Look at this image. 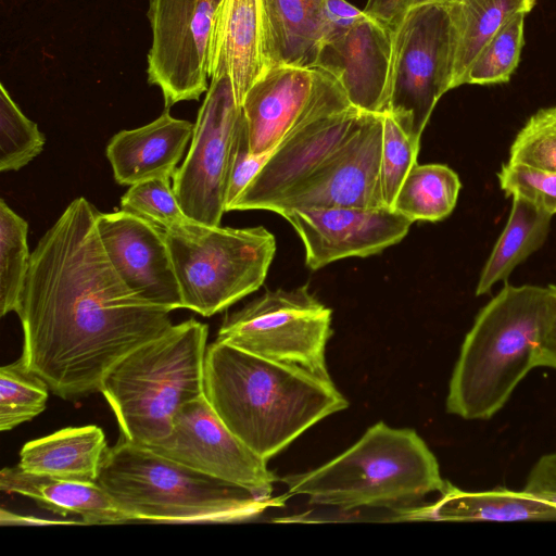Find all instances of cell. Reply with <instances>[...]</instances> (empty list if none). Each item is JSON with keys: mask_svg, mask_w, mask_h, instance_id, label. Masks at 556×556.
<instances>
[{"mask_svg": "<svg viewBox=\"0 0 556 556\" xmlns=\"http://www.w3.org/2000/svg\"><path fill=\"white\" fill-rule=\"evenodd\" d=\"M362 113L350 104L343 89L326 99L271 151L228 211L268 210L342 141Z\"/></svg>", "mask_w": 556, "mask_h": 556, "instance_id": "cell-14", "label": "cell"}, {"mask_svg": "<svg viewBox=\"0 0 556 556\" xmlns=\"http://www.w3.org/2000/svg\"><path fill=\"white\" fill-rule=\"evenodd\" d=\"M46 138L0 85V170H18L45 147Z\"/></svg>", "mask_w": 556, "mask_h": 556, "instance_id": "cell-32", "label": "cell"}, {"mask_svg": "<svg viewBox=\"0 0 556 556\" xmlns=\"http://www.w3.org/2000/svg\"><path fill=\"white\" fill-rule=\"evenodd\" d=\"M508 162L556 172V105L527 121L510 146Z\"/></svg>", "mask_w": 556, "mask_h": 556, "instance_id": "cell-34", "label": "cell"}, {"mask_svg": "<svg viewBox=\"0 0 556 556\" xmlns=\"http://www.w3.org/2000/svg\"><path fill=\"white\" fill-rule=\"evenodd\" d=\"M325 13L330 33L346 29L366 16L346 0H325Z\"/></svg>", "mask_w": 556, "mask_h": 556, "instance_id": "cell-39", "label": "cell"}, {"mask_svg": "<svg viewBox=\"0 0 556 556\" xmlns=\"http://www.w3.org/2000/svg\"><path fill=\"white\" fill-rule=\"evenodd\" d=\"M341 89L332 75L317 67L269 68L241 103L251 152L270 153L311 111Z\"/></svg>", "mask_w": 556, "mask_h": 556, "instance_id": "cell-17", "label": "cell"}, {"mask_svg": "<svg viewBox=\"0 0 556 556\" xmlns=\"http://www.w3.org/2000/svg\"><path fill=\"white\" fill-rule=\"evenodd\" d=\"M222 1L150 0L148 81L160 88L167 109L207 91L208 41Z\"/></svg>", "mask_w": 556, "mask_h": 556, "instance_id": "cell-11", "label": "cell"}, {"mask_svg": "<svg viewBox=\"0 0 556 556\" xmlns=\"http://www.w3.org/2000/svg\"><path fill=\"white\" fill-rule=\"evenodd\" d=\"M0 489L34 500L54 514L78 516L87 525L132 521L111 495L97 482H78L26 471L18 466L4 467Z\"/></svg>", "mask_w": 556, "mask_h": 556, "instance_id": "cell-23", "label": "cell"}, {"mask_svg": "<svg viewBox=\"0 0 556 556\" xmlns=\"http://www.w3.org/2000/svg\"><path fill=\"white\" fill-rule=\"evenodd\" d=\"M381 144L382 114L362 113L342 141L268 211L387 206L380 185Z\"/></svg>", "mask_w": 556, "mask_h": 556, "instance_id": "cell-13", "label": "cell"}, {"mask_svg": "<svg viewBox=\"0 0 556 556\" xmlns=\"http://www.w3.org/2000/svg\"><path fill=\"white\" fill-rule=\"evenodd\" d=\"M553 294L548 287L505 285L477 315L460 346L448 384L446 412L485 420L539 367Z\"/></svg>", "mask_w": 556, "mask_h": 556, "instance_id": "cell-3", "label": "cell"}, {"mask_svg": "<svg viewBox=\"0 0 556 556\" xmlns=\"http://www.w3.org/2000/svg\"><path fill=\"white\" fill-rule=\"evenodd\" d=\"M420 140L408 135L388 114H382L380 185L386 205L392 208L405 177L416 165Z\"/></svg>", "mask_w": 556, "mask_h": 556, "instance_id": "cell-33", "label": "cell"}, {"mask_svg": "<svg viewBox=\"0 0 556 556\" xmlns=\"http://www.w3.org/2000/svg\"><path fill=\"white\" fill-rule=\"evenodd\" d=\"M28 224L0 200V315L15 312L27 275L30 253Z\"/></svg>", "mask_w": 556, "mask_h": 556, "instance_id": "cell-29", "label": "cell"}, {"mask_svg": "<svg viewBox=\"0 0 556 556\" xmlns=\"http://www.w3.org/2000/svg\"><path fill=\"white\" fill-rule=\"evenodd\" d=\"M97 483L132 521L228 523L251 520L286 497H256L193 470L122 434L109 446Z\"/></svg>", "mask_w": 556, "mask_h": 556, "instance_id": "cell-5", "label": "cell"}, {"mask_svg": "<svg viewBox=\"0 0 556 556\" xmlns=\"http://www.w3.org/2000/svg\"><path fill=\"white\" fill-rule=\"evenodd\" d=\"M261 1L268 67H315L330 34L325 0Z\"/></svg>", "mask_w": 556, "mask_h": 556, "instance_id": "cell-22", "label": "cell"}, {"mask_svg": "<svg viewBox=\"0 0 556 556\" xmlns=\"http://www.w3.org/2000/svg\"><path fill=\"white\" fill-rule=\"evenodd\" d=\"M552 215L513 197L511 210L478 279L476 295H483L541 249L549 232Z\"/></svg>", "mask_w": 556, "mask_h": 556, "instance_id": "cell-25", "label": "cell"}, {"mask_svg": "<svg viewBox=\"0 0 556 556\" xmlns=\"http://www.w3.org/2000/svg\"><path fill=\"white\" fill-rule=\"evenodd\" d=\"M108 448L100 427H67L26 442L20 452L17 466L58 479L97 482Z\"/></svg>", "mask_w": 556, "mask_h": 556, "instance_id": "cell-24", "label": "cell"}, {"mask_svg": "<svg viewBox=\"0 0 556 556\" xmlns=\"http://www.w3.org/2000/svg\"><path fill=\"white\" fill-rule=\"evenodd\" d=\"M240 112L229 74L212 77L189 151L172 177L184 212L205 226H220L226 212L227 165Z\"/></svg>", "mask_w": 556, "mask_h": 556, "instance_id": "cell-10", "label": "cell"}, {"mask_svg": "<svg viewBox=\"0 0 556 556\" xmlns=\"http://www.w3.org/2000/svg\"><path fill=\"white\" fill-rule=\"evenodd\" d=\"M462 182L444 164L414 165L395 197L392 208L412 222H439L455 208Z\"/></svg>", "mask_w": 556, "mask_h": 556, "instance_id": "cell-27", "label": "cell"}, {"mask_svg": "<svg viewBox=\"0 0 556 556\" xmlns=\"http://www.w3.org/2000/svg\"><path fill=\"white\" fill-rule=\"evenodd\" d=\"M268 70L262 1L223 0L208 41V78L227 72L241 105L250 88Z\"/></svg>", "mask_w": 556, "mask_h": 556, "instance_id": "cell-19", "label": "cell"}, {"mask_svg": "<svg viewBox=\"0 0 556 556\" xmlns=\"http://www.w3.org/2000/svg\"><path fill=\"white\" fill-rule=\"evenodd\" d=\"M391 53L392 30L366 14L351 27L328 35L315 67L339 81L352 106L383 114Z\"/></svg>", "mask_w": 556, "mask_h": 556, "instance_id": "cell-18", "label": "cell"}, {"mask_svg": "<svg viewBox=\"0 0 556 556\" xmlns=\"http://www.w3.org/2000/svg\"><path fill=\"white\" fill-rule=\"evenodd\" d=\"M441 497L429 505L397 509L394 520L530 521L556 520V504L529 492L495 489L463 491L446 481Z\"/></svg>", "mask_w": 556, "mask_h": 556, "instance_id": "cell-21", "label": "cell"}, {"mask_svg": "<svg viewBox=\"0 0 556 556\" xmlns=\"http://www.w3.org/2000/svg\"><path fill=\"white\" fill-rule=\"evenodd\" d=\"M331 314L307 285L268 290L227 314L216 341L331 379L326 361V346L332 334Z\"/></svg>", "mask_w": 556, "mask_h": 556, "instance_id": "cell-9", "label": "cell"}, {"mask_svg": "<svg viewBox=\"0 0 556 556\" xmlns=\"http://www.w3.org/2000/svg\"><path fill=\"white\" fill-rule=\"evenodd\" d=\"M536 0H455L447 3L454 31L452 89L464 77L486 42L516 13H529Z\"/></svg>", "mask_w": 556, "mask_h": 556, "instance_id": "cell-26", "label": "cell"}, {"mask_svg": "<svg viewBox=\"0 0 556 556\" xmlns=\"http://www.w3.org/2000/svg\"><path fill=\"white\" fill-rule=\"evenodd\" d=\"M278 481L287 495H305L311 504L344 511L416 506L427 494L441 492L446 482L437 457L414 429L383 421L326 464Z\"/></svg>", "mask_w": 556, "mask_h": 556, "instance_id": "cell-4", "label": "cell"}, {"mask_svg": "<svg viewBox=\"0 0 556 556\" xmlns=\"http://www.w3.org/2000/svg\"><path fill=\"white\" fill-rule=\"evenodd\" d=\"M121 210L165 233L190 236L203 226L184 212L170 178H152L129 186L121 199Z\"/></svg>", "mask_w": 556, "mask_h": 556, "instance_id": "cell-28", "label": "cell"}, {"mask_svg": "<svg viewBox=\"0 0 556 556\" xmlns=\"http://www.w3.org/2000/svg\"><path fill=\"white\" fill-rule=\"evenodd\" d=\"M208 327L190 318L138 346L104 377L100 392L121 434L151 445L168 435L174 416L203 395Z\"/></svg>", "mask_w": 556, "mask_h": 556, "instance_id": "cell-6", "label": "cell"}, {"mask_svg": "<svg viewBox=\"0 0 556 556\" xmlns=\"http://www.w3.org/2000/svg\"><path fill=\"white\" fill-rule=\"evenodd\" d=\"M98 211L74 199L30 253L15 313L21 359L66 401L100 392L128 353L165 332L170 311L135 293L101 241Z\"/></svg>", "mask_w": 556, "mask_h": 556, "instance_id": "cell-1", "label": "cell"}, {"mask_svg": "<svg viewBox=\"0 0 556 556\" xmlns=\"http://www.w3.org/2000/svg\"><path fill=\"white\" fill-rule=\"evenodd\" d=\"M182 306L204 317L220 313L260 289L276 252L263 226L203 225L195 233H165Z\"/></svg>", "mask_w": 556, "mask_h": 556, "instance_id": "cell-7", "label": "cell"}, {"mask_svg": "<svg viewBox=\"0 0 556 556\" xmlns=\"http://www.w3.org/2000/svg\"><path fill=\"white\" fill-rule=\"evenodd\" d=\"M47 382L28 369L21 357L0 368V430L31 420L46 408Z\"/></svg>", "mask_w": 556, "mask_h": 556, "instance_id": "cell-30", "label": "cell"}, {"mask_svg": "<svg viewBox=\"0 0 556 556\" xmlns=\"http://www.w3.org/2000/svg\"><path fill=\"white\" fill-rule=\"evenodd\" d=\"M553 294L551 315L541 343L539 367L556 369V285H549Z\"/></svg>", "mask_w": 556, "mask_h": 556, "instance_id": "cell-40", "label": "cell"}, {"mask_svg": "<svg viewBox=\"0 0 556 556\" xmlns=\"http://www.w3.org/2000/svg\"><path fill=\"white\" fill-rule=\"evenodd\" d=\"M147 447L261 498L273 497L279 480L267 462L224 425L204 394L185 403L175 414L168 435Z\"/></svg>", "mask_w": 556, "mask_h": 556, "instance_id": "cell-12", "label": "cell"}, {"mask_svg": "<svg viewBox=\"0 0 556 556\" xmlns=\"http://www.w3.org/2000/svg\"><path fill=\"white\" fill-rule=\"evenodd\" d=\"M497 177L506 195L523 199L552 216L556 214V172L507 162Z\"/></svg>", "mask_w": 556, "mask_h": 556, "instance_id": "cell-35", "label": "cell"}, {"mask_svg": "<svg viewBox=\"0 0 556 556\" xmlns=\"http://www.w3.org/2000/svg\"><path fill=\"white\" fill-rule=\"evenodd\" d=\"M279 215L300 236L311 269L341 258L377 254L404 239L414 223L387 206L290 208Z\"/></svg>", "mask_w": 556, "mask_h": 556, "instance_id": "cell-15", "label": "cell"}, {"mask_svg": "<svg viewBox=\"0 0 556 556\" xmlns=\"http://www.w3.org/2000/svg\"><path fill=\"white\" fill-rule=\"evenodd\" d=\"M193 127L194 124L173 117L165 110L147 125L115 134L106 146L115 181L131 186L152 178H172Z\"/></svg>", "mask_w": 556, "mask_h": 556, "instance_id": "cell-20", "label": "cell"}, {"mask_svg": "<svg viewBox=\"0 0 556 556\" xmlns=\"http://www.w3.org/2000/svg\"><path fill=\"white\" fill-rule=\"evenodd\" d=\"M203 394L224 425L266 462L349 406L331 379L216 340L205 353Z\"/></svg>", "mask_w": 556, "mask_h": 556, "instance_id": "cell-2", "label": "cell"}, {"mask_svg": "<svg viewBox=\"0 0 556 556\" xmlns=\"http://www.w3.org/2000/svg\"><path fill=\"white\" fill-rule=\"evenodd\" d=\"M514 14L481 49L468 68L463 85H492L509 81L525 43V16Z\"/></svg>", "mask_w": 556, "mask_h": 556, "instance_id": "cell-31", "label": "cell"}, {"mask_svg": "<svg viewBox=\"0 0 556 556\" xmlns=\"http://www.w3.org/2000/svg\"><path fill=\"white\" fill-rule=\"evenodd\" d=\"M455 0H367L364 13L391 30L410 9L429 3H450Z\"/></svg>", "mask_w": 556, "mask_h": 556, "instance_id": "cell-38", "label": "cell"}, {"mask_svg": "<svg viewBox=\"0 0 556 556\" xmlns=\"http://www.w3.org/2000/svg\"><path fill=\"white\" fill-rule=\"evenodd\" d=\"M270 153L255 155L251 152L248 125L241 108L227 165L225 188L226 212H228L230 205L260 172Z\"/></svg>", "mask_w": 556, "mask_h": 556, "instance_id": "cell-36", "label": "cell"}, {"mask_svg": "<svg viewBox=\"0 0 556 556\" xmlns=\"http://www.w3.org/2000/svg\"><path fill=\"white\" fill-rule=\"evenodd\" d=\"M523 490L556 504V451L536 460L528 475Z\"/></svg>", "mask_w": 556, "mask_h": 556, "instance_id": "cell-37", "label": "cell"}, {"mask_svg": "<svg viewBox=\"0 0 556 556\" xmlns=\"http://www.w3.org/2000/svg\"><path fill=\"white\" fill-rule=\"evenodd\" d=\"M97 227L119 277L142 299L168 311L184 308L163 231L125 211L97 213Z\"/></svg>", "mask_w": 556, "mask_h": 556, "instance_id": "cell-16", "label": "cell"}, {"mask_svg": "<svg viewBox=\"0 0 556 556\" xmlns=\"http://www.w3.org/2000/svg\"><path fill=\"white\" fill-rule=\"evenodd\" d=\"M453 70L454 31L447 3L410 9L392 29L383 114L420 140L437 102L452 89Z\"/></svg>", "mask_w": 556, "mask_h": 556, "instance_id": "cell-8", "label": "cell"}]
</instances>
